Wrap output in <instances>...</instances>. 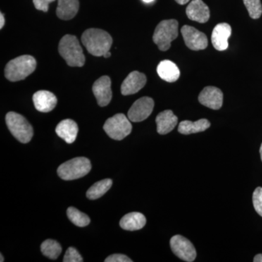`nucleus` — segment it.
Here are the masks:
<instances>
[{
  "label": "nucleus",
  "mask_w": 262,
  "mask_h": 262,
  "mask_svg": "<svg viewBox=\"0 0 262 262\" xmlns=\"http://www.w3.org/2000/svg\"><path fill=\"white\" fill-rule=\"evenodd\" d=\"M89 53L94 56H103L110 51L113 40L111 35L106 31L99 29H89L84 31L81 37Z\"/></svg>",
  "instance_id": "1"
},
{
  "label": "nucleus",
  "mask_w": 262,
  "mask_h": 262,
  "mask_svg": "<svg viewBox=\"0 0 262 262\" xmlns=\"http://www.w3.org/2000/svg\"><path fill=\"white\" fill-rule=\"evenodd\" d=\"M37 67L35 58L24 55L8 62L5 69V76L10 82H18L27 78Z\"/></svg>",
  "instance_id": "2"
},
{
  "label": "nucleus",
  "mask_w": 262,
  "mask_h": 262,
  "mask_svg": "<svg viewBox=\"0 0 262 262\" xmlns=\"http://www.w3.org/2000/svg\"><path fill=\"white\" fill-rule=\"evenodd\" d=\"M58 51L70 67H82L85 63L83 51L75 36L67 34L62 37Z\"/></svg>",
  "instance_id": "3"
},
{
  "label": "nucleus",
  "mask_w": 262,
  "mask_h": 262,
  "mask_svg": "<svg viewBox=\"0 0 262 262\" xmlns=\"http://www.w3.org/2000/svg\"><path fill=\"white\" fill-rule=\"evenodd\" d=\"M7 126L17 140L27 144L32 140L34 131L31 124L20 114L10 112L5 117Z\"/></svg>",
  "instance_id": "4"
},
{
  "label": "nucleus",
  "mask_w": 262,
  "mask_h": 262,
  "mask_svg": "<svg viewBox=\"0 0 262 262\" xmlns=\"http://www.w3.org/2000/svg\"><path fill=\"white\" fill-rule=\"evenodd\" d=\"M179 23L175 19L164 20L155 29L153 41L162 51H168L174 39L178 37Z\"/></svg>",
  "instance_id": "5"
},
{
  "label": "nucleus",
  "mask_w": 262,
  "mask_h": 262,
  "mask_svg": "<svg viewBox=\"0 0 262 262\" xmlns=\"http://www.w3.org/2000/svg\"><path fill=\"white\" fill-rule=\"evenodd\" d=\"M91 163L88 158H76L68 160L58 167L57 172L60 178L70 181L82 178L91 171Z\"/></svg>",
  "instance_id": "6"
},
{
  "label": "nucleus",
  "mask_w": 262,
  "mask_h": 262,
  "mask_svg": "<svg viewBox=\"0 0 262 262\" xmlns=\"http://www.w3.org/2000/svg\"><path fill=\"white\" fill-rule=\"evenodd\" d=\"M128 117L120 113L110 117L103 125V130L114 140L121 141L132 131V125Z\"/></svg>",
  "instance_id": "7"
},
{
  "label": "nucleus",
  "mask_w": 262,
  "mask_h": 262,
  "mask_svg": "<svg viewBox=\"0 0 262 262\" xmlns=\"http://www.w3.org/2000/svg\"><path fill=\"white\" fill-rule=\"evenodd\" d=\"M170 245L174 254L183 261L192 262L195 259V248L186 237L179 234L173 236L170 239Z\"/></svg>",
  "instance_id": "8"
},
{
  "label": "nucleus",
  "mask_w": 262,
  "mask_h": 262,
  "mask_svg": "<svg viewBox=\"0 0 262 262\" xmlns=\"http://www.w3.org/2000/svg\"><path fill=\"white\" fill-rule=\"evenodd\" d=\"M154 100L150 97H142L138 99L131 106L127 117L131 122L144 121L150 116L154 108Z\"/></svg>",
  "instance_id": "9"
},
{
  "label": "nucleus",
  "mask_w": 262,
  "mask_h": 262,
  "mask_svg": "<svg viewBox=\"0 0 262 262\" xmlns=\"http://www.w3.org/2000/svg\"><path fill=\"white\" fill-rule=\"evenodd\" d=\"M186 46L192 51H201L208 47V41L206 34L190 26L185 25L181 29Z\"/></svg>",
  "instance_id": "10"
},
{
  "label": "nucleus",
  "mask_w": 262,
  "mask_h": 262,
  "mask_svg": "<svg viewBox=\"0 0 262 262\" xmlns=\"http://www.w3.org/2000/svg\"><path fill=\"white\" fill-rule=\"evenodd\" d=\"M111 84V80L108 76H103L94 82L93 92L100 106H107L111 101L113 98Z\"/></svg>",
  "instance_id": "11"
},
{
  "label": "nucleus",
  "mask_w": 262,
  "mask_h": 262,
  "mask_svg": "<svg viewBox=\"0 0 262 262\" xmlns=\"http://www.w3.org/2000/svg\"><path fill=\"white\" fill-rule=\"evenodd\" d=\"M223 93L218 88L208 86L201 91L198 100L199 102L206 107L218 110L223 104Z\"/></svg>",
  "instance_id": "12"
},
{
  "label": "nucleus",
  "mask_w": 262,
  "mask_h": 262,
  "mask_svg": "<svg viewBox=\"0 0 262 262\" xmlns=\"http://www.w3.org/2000/svg\"><path fill=\"white\" fill-rule=\"evenodd\" d=\"M146 77L144 74L138 71L130 72L121 85V94L123 96L135 94L145 86Z\"/></svg>",
  "instance_id": "13"
},
{
  "label": "nucleus",
  "mask_w": 262,
  "mask_h": 262,
  "mask_svg": "<svg viewBox=\"0 0 262 262\" xmlns=\"http://www.w3.org/2000/svg\"><path fill=\"white\" fill-rule=\"evenodd\" d=\"M232 34V28L227 23L217 24L213 29L211 35V42L215 50L224 51L228 48V39Z\"/></svg>",
  "instance_id": "14"
},
{
  "label": "nucleus",
  "mask_w": 262,
  "mask_h": 262,
  "mask_svg": "<svg viewBox=\"0 0 262 262\" xmlns=\"http://www.w3.org/2000/svg\"><path fill=\"white\" fill-rule=\"evenodd\" d=\"M186 13L190 20L198 23H206L210 18L209 8L203 0H192L188 5Z\"/></svg>",
  "instance_id": "15"
},
{
  "label": "nucleus",
  "mask_w": 262,
  "mask_h": 262,
  "mask_svg": "<svg viewBox=\"0 0 262 262\" xmlns=\"http://www.w3.org/2000/svg\"><path fill=\"white\" fill-rule=\"evenodd\" d=\"M33 102L37 111L47 113L56 107L57 98L50 91H39L33 96Z\"/></svg>",
  "instance_id": "16"
},
{
  "label": "nucleus",
  "mask_w": 262,
  "mask_h": 262,
  "mask_svg": "<svg viewBox=\"0 0 262 262\" xmlns=\"http://www.w3.org/2000/svg\"><path fill=\"white\" fill-rule=\"evenodd\" d=\"M157 130L160 135L169 134L178 124V117L171 110H165L156 117Z\"/></svg>",
  "instance_id": "17"
},
{
  "label": "nucleus",
  "mask_w": 262,
  "mask_h": 262,
  "mask_svg": "<svg viewBox=\"0 0 262 262\" xmlns=\"http://www.w3.org/2000/svg\"><path fill=\"white\" fill-rule=\"evenodd\" d=\"M78 125L74 120L70 119L62 120L56 128L57 135L63 139L67 144L75 142L78 134Z\"/></svg>",
  "instance_id": "18"
},
{
  "label": "nucleus",
  "mask_w": 262,
  "mask_h": 262,
  "mask_svg": "<svg viewBox=\"0 0 262 262\" xmlns=\"http://www.w3.org/2000/svg\"><path fill=\"white\" fill-rule=\"evenodd\" d=\"M79 8V0H58L57 16L61 20H71L78 13Z\"/></svg>",
  "instance_id": "19"
},
{
  "label": "nucleus",
  "mask_w": 262,
  "mask_h": 262,
  "mask_svg": "<svg viewBox=\"0 0 262 262\" xmlns=\"http://www.w3.org/2000/svg\"><path fill=\"white\" fill-rule=\"evenodd\" d=\"M157 72L162 80L168 82H174L180 77V70L176 63L169 60L160 62L157 68Z\"/></svg>",
  "instance_id": "20"
},
{
  "label": "nucleus",
  "mask_w": 262,
  "mask_h": 262,
  "mask_svg": "<svg viewBox=\"0 0 262 262\" xmlns=\"http://www.w3.org/2000/svg\"><path fill=\"white\" fill-rule=\"evenodd\" d=\"M146 217L139 212H132L124 215L120 222L122 229L127 231H136L142 229L146 225Z\"/></svg>",
  "instance_id": "21"
},
{
  "label": "nucleus",
  "mask_w": 262,
  "mask_h": 262,
  "mask_svg": "<svg viewBox=\"0 0 262 262\" xmlns=\"http://www.w3.org/2000/svg\"><path fill=\"white\" fill-rule=\"evenodd\" d=\"M210 126H211V122L206 119H201L196 122L184 120L179 123L178 131L184 135H189V134L203 132L209 128Z\"/></svg>",
  "instance_id": "22"
},
{
  "label": "nucleus",
  "mask_w": 262,
  "mask_h": 262,
  "mask_svg": "<svg viewBox=\"0 0 262 262\" xmlns=\"http://www.w3.org/2000/svg\"><path fill=\"white\" fill-rule=\"evenodd\" d=\"M113 185V180L110 179H103L95 183L86 193L87 198L90 200H96L102 196Z\"/></svg>",
  "instance_id": "23"
},
{
  "label": "nucleus",
  "mask_w": 262,
  "mask_h": 262,
  "mask_svg": "<svg viewBox=\"0 0 262 262\" xmlns=\"http://www.w3.org/2000/svg\"><path fill=\"white\" fill-rule=\"evenodd\" d=\"M41 251L44 256L51 259H56L61 253V245L53 239H46L41 245Z\"/></svg>",
  "instance_id": "24"
},
{
  "label": "nucleus",
  "mask_w": 262,
  "mask_h": 262,
  "mask_svg": "<svg viewBox=\"0 0 262 262\" xmlns=\"http://www.w3.org/2000/svg\"><path fill=\"white\" fill-rule=\"evenodd\" d=\"M67 216L69 217L71 222L77 227H86L91 222V219L89 218V215L79 211L74 207H70L67 209Z\"/></svg>",
  "instance_id": "25"
},
{
  "label": "nucleus",
  "mask_w": 262,
  "mask_h": 262,
  "mask_svg": "<svg viewBox=\"0 0 262 262\" xmlns=\"http://www.w3.org/2000/svg\"><path fill=\"white\" fill-rule=\"evenodd\" d=\"M244 3L251 18L258 19L261 17L262 5L260 0H244Z\"/></svg>",
  "instance_id": "26"
},
{
  "label": "nucleus",
  "mask_w": 262,
  "mask_h": 262,
  "mask_svg": "<svg viewBox=\"0 0 262 262\" xmlns=\"http://www.w3.org/2000/svg\"><path fill=\"white\" fill-rule=\"evenodd\" d=\"M63 262H82L83 258L77 251L76 248L73 247L69 248L64 255L63 259Z\"/></svg>",
  "instance_id": "27"
},
{
  "label": "nucleus",
  "mask_w": 262,
  "mask_h": 262,
  "mask_svg": "<svg viewBox=\"0 0 262 262\" xmlns=\"http://www.w3.org/2000/svg\"><path fill=\"white\" fill-rule=\"evenodd\" d=\"M253 204L258 214L262 217V187H257L253 194Z\"/></svg>",
  "instance_id": "28"
},
{
  "label": "nucleus",
  "mask_w": 262,
  "mask_h": 262,
  "mask_svg": "<svg viewBox=\"0 0 262 262\" xmlns=\"http://www.w3.org/2000/svg\"><path fill=\"white\" fill-rule=\"evenodd\" d=\"M55 0H33L36 9L43 12H48L49 5Z\"/></svg>",
  "instance_id": "29"
},
{
  "label": "nucleus",
  "mask_w": 262,
  "mask_h": 262,
  "mask_svg": "<svg viewBox=\"0 0 262 262\" xmlns=\"http://www.w3.org/2000/svg\"><path fill=\"white\" fill-rule=\"evenodd\" d=\"M105 262H132V260L123 254H113L108 256L105 259Z\"/></svg>",
  "instance_id": "30"
},
{
  "label": "nucleus",
  "mask_w": 262,
  "mask_h": 262,
  "mask_svg": "<svg viewBox=\"0 0 262 262\" xmlns=\"http://www.w3.org/2000/svg\"><path fill=\"white\" fill-rule=\"evenodd\" d=\"M5 22L4 15L1 13V14H0V29H2L4 27Z\"/></svg>",
  "instance_id": "31"
},
{
  "label": "nucleus",
  "mask_w": 262,
  "mask_h": 262,
  "mask_svg": "<svg viewBox=\"0 0 262 262\" xmlns=\"http://www.w3.org/2000/svg\"><path fill=\"white\" fill-rule=\"evenodd\" d=\"M253 261L254 262H262V254L260 253V254L256 255L255 256L254 258H253Z\"/></svg>",
  "instance_id": "32"
},
{
  "label": "nucleus",
  "mask_w": 262,
  "mask_h": 262,
  "mask_svg": "<svg viewBox=\"0 0 262 262\" xmlns=\"http://www.w3.org/2000/svg\"><path fill=\"white\" fill-rule=\"evenodd\" d=\"M175 1L177 2L178 4L183 5L187 4L190 0H175Z\"/></svg>",
  "instance_id": "33"
},
{
  "label": "nucleus",
  "mask_w": 262,
  "mask_h": 262,
  "mask_svg": "<svg viewBox=\"0 0 262 262\" xmlns=\"http://www.w3.org/2000/svg\"><path fill=\"white\" fill-rule=\"evenodd\" d=\"M110 56H111V53H110V51H108L107 53H106L103 55V57L106 58H110Z\"/></svg>",
  "instance_id": "34"
},
{
  "label": "nucleus",
  "mask_w": 262,
  "mask_h": 262,
  "mask_svg": "<svg viewBox=\"0 0 262 262\" xmlns=\"http://www.w3.org/2000/svg\"><path fill=\"white\" fill-rule=\"evenodd\" d=\"M143 1H144V3H152V2H154L155 0H143Z\"/></svg>",
  "instance_id": "35"
},
{
  "label": "nucleus",
  "mask_w": 262,
  "mask_h": 262,
  "mask_svg": "<svg viewBox=\"0 0 262 262\" xmlns=\"http://www.w3.org/2000/svg\"><path fill=\"white\" fill-rule=\"evenodd\" d=\"M0 256H1V260H0V261L3 262L4 261V257L3 256V254H0Z\"/></svg>",
  "instance_id": "36"
},
{
  "label": "nucleus",
  "mask_w": 262,
  "mask_h": 262,
  "mask_svg": "<svg viewBox=\"0 0 262 262\" xmlns=\"http://www.w3.org/2000/svg\"><path fill=\"white\" fill-rule=\"evenodd\" d=\"M260 155H261V158L262 160V144L261 145V147H260Z\"/></svg>",
  "instance_id": "37"
}]
</instances>
